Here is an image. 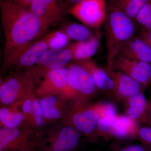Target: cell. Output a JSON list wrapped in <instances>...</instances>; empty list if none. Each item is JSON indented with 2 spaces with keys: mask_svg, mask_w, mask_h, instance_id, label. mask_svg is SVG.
<instances>
[{
  "mask_svg": "<svg viewBox=\"0 0 151 151\" xmlns=\"http://www.w3.org/2000/svg\"></svg>",
  "mask_w": 151,
  "mask_h": 151,
  "instance_id": "cell-37",
  "label": "cell"
},
{
  "mask_svg": "<svg viewBox=\"0 0 151 151\" xmlns=\"http://www.w3.org/2000/svg\"><path fill=\"white\" fill-rule=\"evenodd\" d=\"M73 52L67 47L60 49H49L34 66L42 77L49 70L64 67L73 59Z\"/></svg>",
  "mask_w": 151,
  "mask_h": 151,
  "instance_id": "cell-13",
  "label": "cell"
},
{
  "mask_svg": "<svg viewBox=\"0 0 151 151\" xmlns=\"http://www.w3.org/2000/svg\"><path fill=\"white\" fill-rule=\"evenodd\" d=\"M135 21L142 27L151 29V0H148L143 7Z\"/></svg>",
  "mask_w": 151,
  "mask_h": 151,
  "instance_id": "cell-27",
  "label": "cell"
},
{
  "mask_svg": "<svg viewBox=\"0 0 151 151\" xmlns=\"http://www.w3.org/2000/svg\"><path fill=\"white\" fill-rule=\"evenodd\" d=\"M68 84L64 96L70 100H88L98 89L88 70L78 63L68 66Z\"/></svg>",
  "mask_w": 151,
  "mask_h": 151,
  "instance_id": "cell-7",
  "label": "cell"
},
{
  "mask_svg": "<svg viewBox=\"0 0 151 151\" xmlns=\"http://www.w3.org/2000/svg\"><path fill=\"white\" fill-rule=\"evenodd\" d=\"M1 125L8 128L19 127L25 121L19 101L10 105H3L0 109Z\"/></svg>",
  "mask_w": 151,
  "mask_h": 151,
  "instance_id": "cell-21",
  "label": "cell"
},
{
  "mask_svg": "<svg viewBox=\"0 0 151 151\" xmlns=\"http://www.w3.org/2000/svg\"><path fill=\"white\" fill-rule=\"evenodd\" d=\"M104 24L107 48L106 70H109L112 69L113 61L122 47L137 36L138 24L111 2L107 6Z\"/></svg>",
  "mask_w": 151,
  "mask_h": 151,
  "instance_id": "cell-2",
  "label": "cell"
},
{
  "mask_svg": "<svg viewBox=\"0 0 151 151\" xmlns=\"http://www.w3.org/2000/svg\"><path fill=\"white\" fill-rule=\"evenodd\" d=\"M138 122L127 115H117L111 124V137L127 139L137 137Z\"/></svg>",
  "mask_w": 151,
  "mask_h": 151,
  "instance_id": "cell-18",
  "label": "cell"
},
{
  "mask_svg": "<svg viewBox=\"0 0 151 151\" xmlns=\"http://www.w3.org/2000/svg\"><path fill=\"white\" fill-rule=\"evenodd\" d=\"M137 137L143 145L151 150V127L139 128Z\"/></svg>",
  "mask_w": 151,
  "mask_h": 151,
  "instance_id": "cell-28",
  "label": "cell"
},
{
  "mask_svg": "<svg viewBox=\"0 0 151 151\" xmlns=\"http://www.w3.org/2000/svg\"><path fill=\"white\" fill-rule=\"evenodd\" d=\"M49 49L45 38L37 40L23 50L11 65L14 69H27L35 66Z\"/></svg>",
  "mask_w": 151,
  "mask_h": 151,
  "instance_id": "cell-11",
  "label": "cell"
},
{
  "mask_svg": "<svg viewBox=\"0 0 151 151\" xmlns=\"http://www.w3.org/2000/svg\"><path fill=\"white\" fill-rule=\"evenodd\" d=\"M118 151H129V150H128V148L126 147L125 148H122L118 150Z\"/></svg>",
  "mask_w": 151,
  "mask_h": 151,
  "instance_id": "cell-34",
  "label": "cell"
},
{
  "mask_svg": "<svg viewBox=\"0 0 151 151\" xmlns=\"http://www.w3.org/2000/svg\"><path fill=\"white\" fill-rule=\"evenodd\" d=\"M68 12L87 26L98 28L107 17L106 0H83L71 6Z\"/></svg>",
  "mask_w": 151,
  "mask_h": 151,
  "instance_id": "cell-8",
  "label": "cell"
},
{
  "mask_svg": "<svg viewBox=\"0 0 151 151\" xmlns=\"http://www.w3.org/2000/svg\"><path fill=\"white\" fill-rule=\"evenodd\" d=\"M147 123L151 126V98L148 101L147 109Z\"/></svg>",
  "mask_w": 151,
  "mask_h": 151,
  "instance_id": "cell-32",
  "label": "cell"
},
{
  "mask_svg": "<svg viewBox=\"0 0 151 151\" xmlns=\"http://www.w3.org/2000/svg\"><path fill=\"white\" fill-rule=\"evenodd\" d=\"M35 92L27 95L19 100L22 112L25 121L27 122L34 129V122L33 117V100L35 95Z\"/></svg>",
  "mask_w": 151,
  "mask_h": 151,
  "instance_id": "cell-26",
  "label": "cell"
},
{
  "mask_svg": "<svg viewBox=\"0 0 151 151\" xmlns=\"http://www.w3.org/2000/svg\"><path fill=\"white\" fill-rule=\"evenodd\" d=\"M88 100H71L61 122L73 127L91 140L98 139L97 128L101 117L105 115L104 103L89 104Z\"/></svg>",
  "mask_w": 151,
  "mask_h": 151,
  "instance_id": "cell-3",
  "label": "cell"
},
{
  "mask_svg": "<svg viewBox=\"0 0 151 151\" xmlns=\"http://www.w3.org/2000/svg\"><path fill=\"white\" fill-rule=\"evenodd\" d=\"M75 63L84 68L92 76L97 89L111 98H115V84L107 70L97 66L91 58L76 61Z\"/></svg>",
  "mask_w": 151,
  "mask_h": 151,
  "instance_id": "cell-14",
  "label": "cell"
},
{
  "mask_svg": "<svg viewBox=\"0 0 151 151\" xmlns=\"http://www.w3.org/2000/svg\"><path fill=\"white\" fill-rule=\"evenodd\" d=\"M51 124L38 134L35 151H74L78 148L81 135L78 131L61 121Z\"/></svg>",
  "mask_w": 151,
  "mask_h": 151,
  "instance_id": "cell-4",
  "label": "cell"
},
{
  "mask_svg": "<svg viewBox=\"0 0 151 151\" xmlns=\"http://www.w3.org/2000/svg\"><path fill=\"white\" fill-rule=\"evenodd\" d=\"M100 44V38L93 35L87 40L73 42L67 47L73 52V60L81 61L91 58V57L96 54Z\"/></svg>",
  "mask_w": 151,
  "mask_h": 151,
  "instance_id": "cell-20",
  "label": "cell"
},
{
  "mask_svg": "<svg viewBox=\"0 0 151 151\" xmlns=\"http://www.w3.org/2000/svg\"><path fill=\"white\" fill-rule=\"evenodd\" d=\"M50 49L65 48L71 40L63 30H58L50 33L45 36Z\"/></svg>",
  "mask_w": 151,
  "mask_h": 151,
  "instance_id": "cell-24",
  "label": "cell"
},
{
  "mask_svg": "<svg viewBox=\"0 0 151 151\" xmlns=\"http://www.w3.org/2000/svg\"><path fill=\"white\" fill-rule=\"evenodd\" d=\"M63 30L71 40L77 42L87 40L94 35L88 28L79 24H70Z\"/></svg>",
  "mask_w": 151,
  "mask_h": 151,
  "instance_id": "cell-23",
  "label": "cell"
},
{
  "mask_svg": "<svg viewBox=\"0 0 151 151\" xmlns=\"http://www.w3.org/2000/svg\"><path fill=\"white\" fill-rule=\"evenodd\" d=\"M148 0H112L117 8L134 20Z\"/></svg>",
  "mask_w": 151,
  "mask_h": 151,
  "instance_id": "cell-22",
  "label": "cell"
},
{
  "mask_svg": "<svg viewBox=\"0 0 151 151\" xmlns=\"http://www.w3.org/2000/svg\"><path fill=\"white\" fill-rule=\"evenodd\" d=\"M150 84H151V81H150Z\"/></svg>",
  "mask_w": 151,
  "mask_h": 151,
  "instance_id": "cell-36",
  "label": "cell"
},
{
  "mask_svg": "<svg viewBox=\"0 0 151 151\" xmlns=\"http://www.w3.org/2000/svg\"><path fill=\"white\" fill-rule=\"evenodd\" d=\"M0 10L5 38L2 70L5 72L21 52L37 40L50 24L38 17L29 8L12 0H0Z\"/></svg>",
  "mask_w": 151,
  "mask_h": 151,
  "instance_id": "cell-1",
  "label": "cell"
},
{
  "mask_svg": "<svg viewBox=\"0 0 151 151\" xmlns=\"http://www.w3.org/2000/svg\"><path fill=\"white\" fill-rule=\"evenodd\" d=\"M148 101L143 92L124 100L126 115L137 122H147Z\"/></svg>",
  "mask_w": 151,
  "mask_h": 151,
  "instance_id": "cell-19",
  "label": "cell"
},
{
  "mask_svg": "<svg viewBox=\"0 0 151 151\" xmlns=\"http://www.w3.org/2000/svg\"><path fill=\"white\" fill-rule=\"evenodd\" d=\"M129 151H150V149L146 147L144 145H136L132 144L129 145L127 147Z\"/></svg>",
  "mask_w": 151,
  "mask_h": 151,
  "instance_id": "cell-30",
  "label": "cell"
},
{
  "mask_svg": "<svg viewBox=\"0 0 151 151\" xmlns=\"http://www.w3.org/2000/svg\"><path fill=\"white\" fill-rule=\"evenodd\" d=\"M37 144V132L25 121L17 128L0 129V151H35Z\"/></svg>",
  "mask_w": 151,
  "mask_h": 151,
  "instance_id": "cell-6",
  "label": "cell"
},
{
  "mask_svg": "<svg viewBox=\"0 0 151 151\" xmlns=\"http://www.w3.org/2000/svg\"><path fill=\"white\" fill-rule=\"evenodd\" d=\"M68 67L49 70L44 74L43 80L35 93L40 97L49 95L65 94L68 84Z\"/></svg>",
  "mask_w": 151,
  "mask_h": 151,
  "instance_id": "cell-9",
  "label": "cell"
},
{
  "mask_svg": "<svg viewBox=\"0 0 151 151\" xmlns=\"http://www.w3.org/2000/svg\"><path fill=\"white\" fill-rule=\"evenodd\" d=\"M68 100L63 95L41 97L39 102L46 122L52 123L62 120L68 106Z\"/></svg>",
  "mask_w": 151,
  "mask_h": 151,
  "instance_id": "cell-16",
  "label": "cell"
},
{
  "mask_svg": "<svg viewBox=\"0 0 151 151\" xmlns=\"http://www.w3.org/2000/svg\"><path fill=\"white\" fill-rule=\"evenodd\" d=\"M33 117L34 122V129L37 133L43 132L46 128V122L39 100L35 97V94L33 100Z\"/></svg>",
  "mask_w": 151,
  "mask_h": 151,
  "instance_id": "cell-25",
  "label": "cell"
},
{
  "mask_svg": "<svg viewBox=\"0 0 151 151\" xmlns=\"http://www.w3.org/2000/svg\"><path fill=\"white\" fill-rule=\"evenodd\" d=\"M107 71L115 84L116 100L124 101L129 97L143 92V88L145 87L130 76L113 68Z\"/></svg>",
  "mask_w": 151,
  "mask_h": 151,
  "instance_id": "cell-15",
  "label": "cell"
},
{
  "mask_svg": "<svg viewBox=\"0 0 151 151\" xmlns=\"http://www.w3.org/2000/svg\"><path fill=\"white\" fill-rule=\"evenodd\" d=\"M12 1L20 5L23 6L25 7L29 8L30 5L32 2L33 0H12Z\"/></svg>",
  "mask_w": 151,
  "mask_h": 151,
  "instance_id": "cell-31",
  "label": "cell"
},
{
  "mask_svg": "<svg viewBox=\"0 0 151 151\" xmlns=\"http://www.w3.org/2000/svg\"><path fill=\"white\" fill-rule=\"evenodd\" d=\"M83 0H68V2L70 3L71 4V6L73 5L76 4L77 3L80 2Z\"/></svg>",
  "mask_w": 151,
  "mask_h": 151,
  "instance_id": "cell-33",
  "label": "cell"
},
{
  "mask_svg": "<svg viewBox=\"0 0 151 151\" xmlns=\"http://www.w3.org/2000/svg\"><path fill=\"white\" fill-rule=\"evenodd\" d=\"M151 48V29L141 27L137 35Z\"/></svg>",
  "mask_w": 151,
  "mask_h": 151,
  "instance_id": "cell-29",
  "label": "cell"
},
{
  "mask_svg": "<svg viewBox=\"0 0 151 151\" xmlns=\"http://www.w3.org/2000/svg\"><path fill=\"white\" fill-rule=\"evenodd\" d=\"M119 55L129 59L151 63V48L137 35L125 44Z\"/></svg>",
  "mask_w": 151,
  "mask_h": 151,
  "instance_id": "cell-17",
  "label": "cell"
},
{
  "mask_svg": "<svg viewBox=\"0 0 151 151\" xmlns=\"http://www.w3.org/2000/svg\"><path fill=\"white\" fill-rule=\"evenodd\" d=\"M11 151L4 150V151Z\"/></svg>",
  "mask_w": 151,
  "mask_h": 151,
  "instance_id": "cell-35",
  "label": "cell"
},
{
  "mask_svg": "<svg viewBox=\"0 0 151 151\" xmlns=\"http://www.w3.org/2000/svg\"><path fill=\"white\" fill-rule=\"evenodd\" d=\"M112 68L128 75L145 87L150 84L151 63L118 55L113 61Z\"/></svg>",
  "mask_w": 151,
  "mask_h": 151,
  "instance_id": "cell-10",
  "label": "cell"
},
{
  "mask_svg": "<svg viewBox=\"0 0 151 151\" xmlns=\"http://www.w3.org/2000/svg\"><path fill=\"white\" fill-rule=\"evenodd\" d=\"M64 6L62 0H33L29 9L48 24L62 20Z\"/></svg>",
  "mask_w": 151,
  "mask_h": 151,
  "instance_id": "cell-12",
  "label": "cell"
},
{
  "mask_svg": "<svg viewBox=\"0 0 151 151\" xmlns=\"http://www.w3.org/2000/svg\"><path fill=\"white\" fill-rule=\"evenodd\" d=\"M41 77L35 66L10 74L1 84V104L11 105L35 92V85Z\"/></svg>",
  "mask_w": 151,
  "mask_h": 151,
  "instance_id": "cell-5",
  "label": "cell"
}]
</instances>
